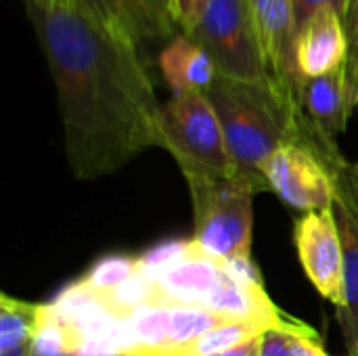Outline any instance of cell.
I'll use <instances>...</instances> for the list:
<instances>
[{"mask_svg": "<svg viewBox=\"0 0 358 356\" xmlns=\"http://www.w3.org/2000/svg\"><path fill=\"white\" fill-rule=\"evenodd\" d=\"M248 4L273 78L300 94L302 82L294 61V44L298 34L296 0H248Z\"/></svg>", "mask_w": 358, "mask_h": 356, "instance_id": "cell-10", "label": "cell"}, {"mask_svg": "<svg viewBox=\"0 0 358 356\" xmlns=\"http://www.w3.org/2000/svg\"><path fill=\"white\" fill-rule=\"evenodd\" d=\"M65 136L69 170L94 180L162 147V105L141 46L94 0H25Z\"/></svg>", "mask_w": 358, "mask_h": 356, "instance_id": "cell-1", "label": "cell"}, {"mask_svg": "<svg viewBox=\"0 0 358 356\" xmlns=\"http://www.w3.org/2000/svg\"><path fill=\"white\" fill-rule=\"evenodd\" d=\"M147 2H149V6H151L162 19L174 23V21H172V15H170V0H147Z\"/></svg>", "mask_w": 358, "mask_h": 356, "instance_id": "cell-28", "label": "cell"}, {"mask_svg": "<svg viewBox=\"0 0 358 356\" xmlns=\"http://www.w3.org/2000/svg\"><path fill=\"white\" fill-rule=\"evenodd\" d=\"M302 109L329 143L346 130L348 118L358 105V76L346 61L340 69L302 82L300 88Z\"/></svg>", "mask_w": 358, "mask_h": 356, "instance_id": "cell-11", "label": "cell"}, {"mask_svg": "<svg viewBox=\"0 0 358 356\" xmlns=\"http://www.w3.org/2000/svg\"><path fill=\"white\" fill-rule=\"evenodd\" d=\"M199 308L229 323H262L277 327L287 319L264 287L235 283L227 277V273L222 283L201 302Z\"/></svg>", "mask_w": 358, "mask_h": 356, "instance_id": "cell-13", "label": "cell"}, {"mask_svg": "<svg viewBox=\"0 0 358 356\" xmlns=\"http://www.w3.org/2000/svg\"><path fill=\"white\" fill-rule=\"evenodd\" d=\"M187 36L212 57L218 78L252 84L275 80L248 0H208Z\"/></svg>", "mask_w": 358, "mask_h": 356, "instance_id": "cell-5", "label": "cell"}, {"mask_svg": "<svg viewBox=\"0 0 358 356\" xmlns=\"http://www.w3.org/2000/svg\"><path fill=\"white\" fill-rule=\"evenodd\" d=\"M348 162L340 151L306 143H285L266 166V180L289 208L325 212L336 204V174Z\"/></svg>", "mask_w": 358, "mask_h": 356, "instance_id": "cell-6", "label": "cell"}, {"mask_svg": "<svg viewBox=\"0 0 358 356\" xmlns=\"http://www.w3.org/2000/svg\"><path fill=\"white\" fill-rule=\"evenodd\" d=\"M235 166V178L254 193L271 191L266 166L285 143L315 145L323 136L302 109L300 94L283 84L216 78L206 90Z\"/></svg>", "mask_w": 358, "mask_h": 356, "instance_id": "cell-2", "label": "cell"}, {"mask_svg": "<svg viewBox=\"0 0 358 356\" xmlns=\"http://www.w3.org/2000/svg\"><path fill=\"white\" fill-rule=\"evenodd\" d=\"M172 311V319H170V332H168V342L164 348L155 350V353H149L147 356H159L172 348H178V346H185L197 338H201L203 334L212 332L214 327L222 325V323H229V321H222L201 308H170Z\"/></svg>", "mask_w": 358, "mask_h": 356, "instance_id": "cell-19", "label": "cell"}, {"mask_svg": "<svg viewBox=\"0 0 358 356\" xmlns=\"http://www.w3.org/2000/svg\"><path fill=\"white\" fill-rule=\"evenodd\" d=\"M350 57L344 17L336 8H321L298 25L294 61L300 82L340 69Z\"/></svg>", "mask_w": 358, "mask_h": 356, "instance_id": "cell-9", "label": "cell"}, {"mask_svg": "<svg viewBox=\"0 0 358 356\" xmlns=\"http://www.w3.org/2000/svg\"><path fill=\"white\" fill-rule=\"evenodd\" d=\"M99 300L105 308H109L120 319H128L132 313L145 306H157L153 279L143 275L141 271L128 281L120 283L117 287L99 294Z\"/></svg>", "mask_w": 358, "mask_h": 356, "instance_id": "cell-18", "label": "cell"}, {"mask_svg": "<svg viewBox=\"0 0 358 356\" xmlns=\"http://www.w3.org/2000/svg\"><path fill=\"white\" fill-rule=\"evenodd\" d=\"M136 273H138V260L134 256L109 254L99 258L80 281L94 294H103L128 281Z\"/></svg>", "mask_w": 358, "mask_h": 356, "instance_id": "cell-20", "label": "cell"}, {"mask_svg": "<svg viewBox=\"0 0 358 356\" xmlns=\"http://www.w3.org/2000/svg\"><path fill=\"white\" fill-rule=\"evenodd\" d=\"M162 149L176 159L185 178H235L220 120L206 92L178 94L162 105Z\"/></svg>", "mask_w": 358, "mask_h": 356, "instance_id": "cell-4", "label": "cell"}, {"mask_svg": "<svg viewBox=\"0 0 358 356\" xmlns=\"http://www.w3.org/2000/svg\"><path fill=\"white\" fill-rule=\"evenodd\" d=\"M346 4H348V0H296L298 25L304 23L308 17H313V15H315L317 10H321V8H336V10L344 17Z\"/></svg>", "mask_w": 358, "mask_h": 356, "instance_id": "cell-26", "label": "cell"}, {"mask_svg": "<svg viewBox=\"0 0 358 356\" xmlns=\"http://www.w3.org/2000/svg\"><path fill=\"white\" fill-rule=\"evenodd\" d=\"M352 356H358V346H357V353H355V355H352Z\"/></svg>", "mask_w": 358, "mask_h": 356, "instance_id": "cell-31", "label": "cell"}, {"mask_svg": "<svg viewBox=\"0 0 358 356\" xmlns=\"http://www.w3.org/2000/svg\"><path fill=\"white\" fill-rule=\"evenodd\" d=\"M344 25L350 42V57L348 63L358 76V0H348L346 13H344Z\"/></svg>", "mask_w": 358, "mask_h": 356, "instance_id": "cell-25", "label": "cell"}, {"mask_svg": "<svg viewBox=\"0 0 358 356\" xmlns=\"http://www.w3.org/2000/svg\"><path fill=\"white\" fill-rule=\"evenodd\" d=\"M31 342L21 344V346H15V348H8V350H2L0 356H31Z\"/></svg>", "mask_w": 358, "mask_h": 356, "instance_id": "cell-29", "label": "cell"}, {"mask_svg": "<svg viewBox=\"0 0 358 356\" xmlns=\"http://www.w3.org/2000/svg\"><path fill=\"white\" fill-rule=\"evenodd\" d=\"M334 216L340 227L344 254V306L338 311L340 327L346 340L348 355L358 346V170L346 164L336 174Z\"/></svg>", "mask_w": 358, "mask_h": 356, "instance_id": "cell-8", "label": "cell"}, {"mask_svg": "<svg viewBox=\"0 0 358 356\" xmlns=\"http://www.w3.org/2000/svg\"><path fill=\"white\" fill-rule=\"evenodd\" d=\"M38 306L40 304L23 302L6 294L0 296V353L34 340Z\"/></svg>", "mask_w": 358, "mask_h": 356, "instance_id": "cell-17", "label": "cell"}, {"mask_svg": "<svg viewBox=\"0 0 358 356\" xmlns=\"http://www.w3.org/2000/svg\"><path fill=\"white\" fill-rule=\"evenodd\" d=\"M346 356H350V355H346Z\"/></svg>", "mask_w": 358, "mask_h": 356, "instance_id": "cell-32", "label": "cell"}, {"mask_svg": "<svg viewBox=\"0 0 358 356\" xmlns=\"http://www.w3.org/2000/svg\"><path fill=\"white\" fill-rule=\"evenodd\" d=\"M157 65L172 90V97L206 92L218 78L212 57L187 34L174 36L162 48Z\"/></svg>", "mask_w": 358, "mask_h": 356, "instance_id": "cell-14", "label": "cell"}, {"mask_svg": "<svg viewBox=\"0 0 358 356\" xmlns=\"http://www.w3.org/2000/svg\"><path fill=\"white\" fill-rule=\"evenodd\" d=\"M294 245L315 290L340 311L344 306V254L334 210L302 214L294 225Z\"/></svg>", "mask_w": 358, "mask_h": 356, "instance_id": "cell-7", "label": "cell"}, {"mask_svg": "<svg viewBox=\"0 0 358 356\" xmlns=\"http://www.w3.org/2000/svg\"><path fill=\"white\" fill-rule=\"evenodd\" d=\"M197 250V243L193 239H168V241H159L153 248L145 250L141 256H136L138 260V271L147 277H157L164 271H168L170 266L182 262L185 258H189L193 252Z\"/></svg>", "mask_w": 358, "mask_h": 356, "instance_id": "cell-21", "label": "cell"}, {"mask_svg": "<svg viewBox=\"0 0 358 356\" xmlns=\"http://www.w3.org/2000/svg\"><path fill=\"white\" fill-rule=\"evenodd\" d=\"M308 325L296 319H285L281 325L262 334L260 356H304V340Z\"/></svg>", "mask_w": 358, "mask_h": 356, "instance_id": "cell-22", "label": "cell"}, {"mask_svg": "<svg viewBox=\"0 0 358 356\" xmlns=\"http://www.w3.org/2000/svg\"><path fill=\"white\" fill-rule=\"evenodd\" d=\"M101 13L138 46L166 40L174 34V23L162 19L147 0H94Z\"/></svg>", "mask_w": 358, "mask_h": 356, "instance_id": "cell-15", "label": "cell"}, {"mask_svg": "<svg viewBox=\"0 0 358 356\" xmlns=\"http://www.w3.org/2000/svg\"><path fill=\"white\" fill-rule=\"evenodd\" d=\"M260 340H262V336L260 338H254V340H250V342H245L241 346H235L231 350H224L220 355L212 356H260Z\"/></svg>", "mask_w": 358, "mask_h": 356, "instance_id": "cell-27", "label": "cell"}, {"mask_svg": "<svg viewBox=\"0 0 358 356\" xmlns=\"http://www.w3.org/2000/svg\"><path fill=\"white\" fill-rule=\"evenodd\" d=\"M151 279L155 285L157 306L199 308L201 302L222 283L224 271L222 260H216L197 248L189 258Z\"/></svg>", "mask_w": 358, "mask_h": 356, "instance_id": "cell-12", "label": "cell"}, {"mask_svg": "<svg viewBox=\"0 0 358 356\" xmlns=\"http://www.w3.org/2000/svg\"><path fill=\"white\" fill-rule=\"evenodd\" d=\"M222 269H224L227 277L233 279L235 283L250 285V287H264L260 269L254 262L252 254L237 256V258H231V260H222Z\"/></svg>", "mask_w": 358, "mask_h": 356, "instance_id": "cell-23", "label": "cell"}, {"mask_svg": "<svg viewBox=\"0 0 358 356\" xmlns=\"http://www.w3.org/2000/svg\"><path fill=\"white\" fill-rule=\"evenodd\" d=\"M266 329H271L268 325L262 323H222L218 327H214L212 332L203 334L201 338L172 348L168 353L159 356H212L220 355L224 350H231L235 346H241L254 338H260Z\"/></svg>", "mask_w": 358, "mask_h": 356, "instance_id": "cell-16", "label": "cell"}, {"mask_svg": "<svg viewBox=\"0 0 358 356\" xmlns=\"http://www.w3.org/2000/svg\"><path fill=\"white\" fill-rule=\"evenodd\" d=\"M31 356H80L78 350H57V353H42V350H34L31 348Z\"/></svg>", "mask_w": 358, "mask_h": 356, "instance_id": "cell-30", "label": "cell"}, {"mask_svg": "<svg viewBox=\"0 0 358 356\" xmlns=\"http://www.w3.org/2000/svg\"><path fill=\"white\" fill-rule=\"evenodd\" d=\"M193 201V241L216 258L231 260L252 252L254 191L237 178L187 176Z\"/></svg>", "mask_w": 358, "mask_h": 356, "instance_id": "cell-3", "label": "cell"}, {"mask_svg": "<svg viewBox=\"0 0 358 356\" xmlns=\"http://www.w3.org/2000/svg\"><path fill=\"white\" fill-rule=\"evenodd\" d=\"M206 4L208 0H170V15L174 25H178L182 34H187L199 19Z\"/></svg>", "mask_w": 358, "mask_h": 356, "instance_id": "cell-24", "label": "cell"}]
</instances>
